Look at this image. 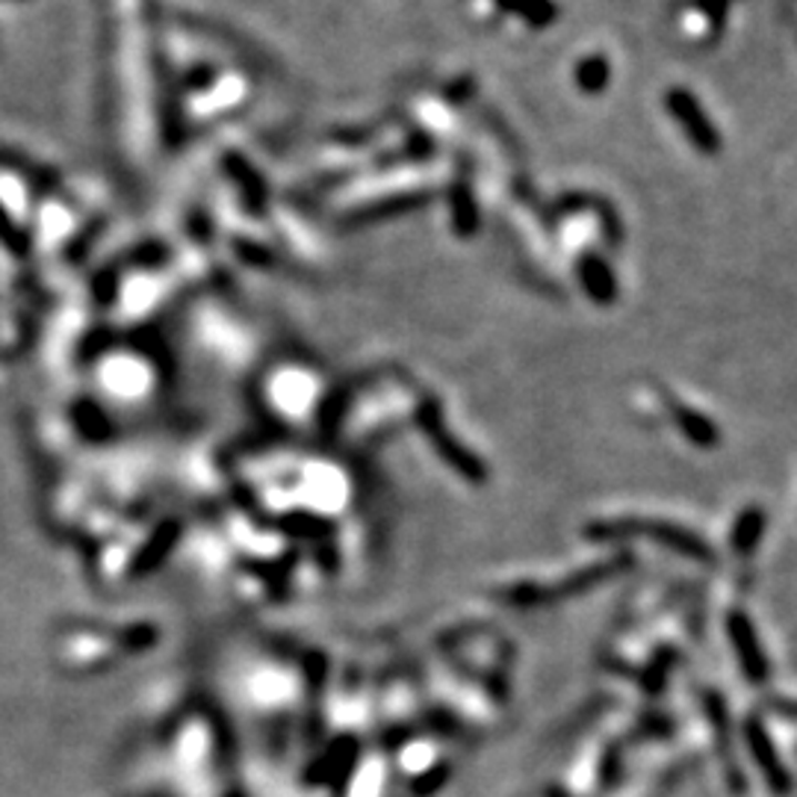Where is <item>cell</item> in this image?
<instances>
[{
    "label": "cell",
    "mask_w": 797,
    "mask_h": 797,
    "mask_svg": "<svg viewBox=\"0 0 797 797\" xmlns=\"http://www.w3.org/2000/svg\"><path fill=\"white\" fill-rule=\"evenodd\" d=\"M546 797H570V795H564L561 789H550V791H546Z\"/></svg>",
    "instance_id": "cell-15"
},
{
    "label": "cell",
    "mask_w": 797,
    "mask_h": 797,
    "mask_svg": "<svg viewBox=\"0 0 797 797\" xmlns=\"http://www.w3.org/2000/svg\"><path fill=\"white\" fill-rule=\"evenodd\" d=\"M742 733H745V745L747 750H750V756H754L756 768L763 774L768 791H772L774 797H789L791 791H795V777H791L789 768L783 765L780 754H777V747H774L763 721L747 718Z\"/></svg>",
    "instance_id": "cell-3"
},
{
    "label": "cell",
    "mask_w": 797,
    "mask_h": 797,
    "mask_svg": "<svg viewBox=\"0 0 797 797\" xmlns=\"http://www.w3.org/2000/svg\"><path fill=\"white\" fill-rule=\"evenodd\" d=\"M667 110L683 122L685 133L692 136V142L697 149L706 151V154L718 151V133H715V127L709 124L706 113H703L701 106H697V101H694L688 92H680V89L667 92Z\"/></svg>",
    "instance_id": "cell-7"
},
{
    "label": "cell",
    "mask_w": 797,
    "mask_h": 797,
    "mask_svg": "<svg viewBox=\"0 0 797 797\" xmlns=\"http://www.w3.org/2000/svg\"><path fill=\"white\" fill-rule=\"evenodd\" d=\"M579 74H582V78H579V80H582V86L591 89V92H594V89H600V86H605V62L603 60L585 62V65L579 69Z\"/></svg>",
    "instance_id": "cell-13"
},
{
    "label": "cell",
    "mask_w": 797,
    "mask_h": 797,
    "mask_svg": "<svg viewBox=\"0 0 797 797\" xmlns=\"http://www.w3.org/2000/svg\"><path fill=\"white\" fill-rule=\"evenodd\" d=\"M765 534V511L763 509H745L738 514L736 527H733V552L738 559H747L754 555V550L759 546Z\"/></svg>",
    "instance_id": "cell-8"
},
{
    "label": "cell",
    "mask_w": 797,
    "mask_h": 797,
    "mask_svg": "<svg viewBox=\"0 0 797 797\" xmlns=\"http://www.w3.org/2000/svg\"><path fill=\"white\" fill-rule=\"evenodd\" d=\"M585 538L591 541H621V538H650V541L662 543L667 550H674L683 559L701 561V564H715L718 555L703 541L701 534L692 529L680 527V523H667V520H647V518H617V520H594L585 527Z\"/></svg>",
    "instance_id": "cell-1"
},
{
    "label": "cell",
    "mask_w": 797,
    "mask_h": 797,
    "mask_svg": "<svg viewBox=\"0 0 797 797\" xmlns=\"http://www.w3.org/2000/svg\"><path fill=\"white\" fill-rule=\"evenodd\" d=\"M703 706H706V718L712 724V733H715V742H718V750L724 756V768H727V783L733 795H747V777L742 774L736 763V754H733V742H729V712L727 703L721 697L715 688L703 694Z\"/></svg>",
    "instance_id": "cell-5"
},
{
    "label": "cell",
    "mask_w": 797,
    "mask_h": 797,
    "mask_svg": "<svg viewBox=\"0 0 797 797\" xmlns=\"http://www.w3.org/2000/svg\"><path fill=\"white\" fill-rule=\"evenodd\" d=\"M231 168V177L237 181L243 195H246V202L252 204V211H264V184H260V177L257 172L248 163H243L239 157H228L225 160Z\"/></svg>",
    "instance_id": "cell-10"
},
{
    "label": "cell",
    "mask_w": 797,
    "mask_h": 797,
    "mask_svg": "<svg viewBox=\"0 0 797 797\" xmlns=\"http://www.w3.org/2000/svg\"><path fill=\"white\" fill-rule=\"evenodd\" d=\"M727 632L729 641H733V653H736L738 665H742V674L754 685L768 683L772 665H768V658H765V650L763 644H759V635H756L750 617H747L745 612H729Z\"/></svg>",
    "instance_id": "cell-4"
},
{
    "label": "cell",
    "mask_w": 797,
    "mask_h": 797,
    "mask_svg": "<svg viewBox=\"0 0 797 797\" xmlns=\"http://www.w3.org/2000/svg\"><path fill=\"white\" fill-rule=\"evenodd\" d=\"M408 207H417V198H402V202H387V204H378V207H367V211L355 213V219L358 222H376L387 213H399V211H408Z\"/></svg>",
    "instance_id": "cell-11"
},
{
    "label": "cell",
    "mask_w": 797,
    "mask_h": 797,
    "mask_svg": "<svg viewBox=\"0 0 797 797\" xmlns=\"http://www.w3.org/2000/svg\"><path fill=\"white\" fill-rule=\"evenodd\" d=\"M0 243L7 248H16V252H24L27 239L24 234L12 225V219H7V213L0 211Z\"/></svg>",
    "instance_id": "cell-12"
},
{
    "label": "cell",
    "mask_w": 797,
    "mask_h": 797,
    "mask_svg": "<svg viewBox=\"0 0 797 797\" xmlns=\"http://www.w3.org/2000/svg\"><path fill=\"white\" fill-rule=\"evenodd\" d=\"M422 426H426V431H429L431 443L438 447L440 456L447 458L449 467H456L458 473L467 476L470 482H476V484L488 482V467H484L482 461L473 456V452H467L461 443H456V440L449 438L447 429H443V422H440V413L435 411V408H429V411L422 413Z\"/></svg>",
    "instance_id": "cell-6"
},
{
    "label": "cell",
    "mask_w": 797,
    "mask_h": 797,
    "mask_svg": "<svg viewBox=\"0 0 797 797\" xmlns=\"http://www.w3.org/2000/svg\"><path fill=\"white\" fill-rule=\"evenodd\" d=\"M774 712H780L783 718H791L797 721V703H789V701H772Z\"/></svg>",
    "instance_id": "cell-14"
},
{
    "label": "cell",
    "mask_w": 797,
    "mask_h": 797,
    "mask_svg": "<svg viewBox=\"0 0 797 797\" xmlns=\"http://www.w3.org/2000/svg\"><path fill=\"white\" fill-rule=\"evenodd\" d=\"M626 559H614L605 561V564H594V568L582 570L576 576H570L568 582H561L555 587H541V585H514L502 591V603L511 605H543V603H555V600H564V596H576L587 587L600 585L609 576H614L617 570H623Z\"/></svg>",
    "instance_id": "cell-2"
},
{
    "label": "cell",
    "mask_w": 797,
    "mask_h": 797,
    "mask_svg": "<svg viewBox=\"0 0 797 797\" xmlns=\"http://www.w3.org/2000/svg\"><path fill=\"white\" fill-rule=\"evenodd\" d=\"M676 408V422H680V429H683V435L692 443H697V447H715L718 443V431H715V426H712L703 413L697 411H688L685 405H674Z\"/></svg>",
    "instance_id": "cell-9"
}]
</instances>
